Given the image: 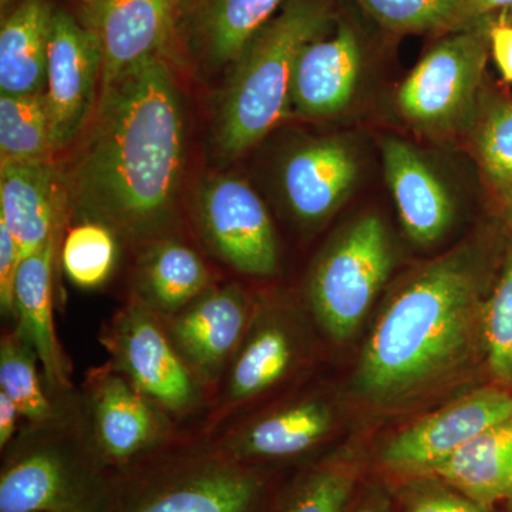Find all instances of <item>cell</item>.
Wrapping results in <instances>:
<instances>
[{
    "mask_svg": "<svg viewBox=\"0 0 512 512\" xmlns=\"http://www.w3.org/2000/svg\"><path fill=\"white\" fill-rule=\"evenodd\" d=\"M60 168L69 208L134 241L170 228L183 181V103L164 56L100 87L89 123Z\"/></svg>",
    "mask_w": 512,
    "mask_h": 512,
    "instance_id": "cell-1",
    "label": "cell"
},
{
    "mask_svg": "<svg viewBox=\"0 0 512 512\" xmlns=\"http://www.w3.org/2000/svg\"><path fill=\"white\" fill-rule=\"evenodd\" d=\"M481 279L467 251L426 266L387 305L367 342L357 387L393 404L460 372L483 340Z\"/></svg>",
    "mask_w": 512,
    "mask_h": 512,
    "instance_id": "cell-2",
    "label": "cell"
},
{
    "mask_svg": "<svg viewBox=\"0 0 512 512\" xmlns=\"http://www.w3.org/2000/svg\"><path fill=\"white\" fill-rule=\"evenodd\" d=\"M329 22L326 0H288L245 47L232 64L215 124L224 156H241L288 116L296 60Z\"/></svg>",
    "mask_w": 512,
    "mask_h": 512,
    "instance_id": "cell-3",
    "label": "cell"
},
{
    "mask_svg": "<svg viewBox=\"0 0 512 512\" xmlns=\"http://www.w3.org/2000/svg\"><path fill=\"white\" fill-rule=\"evenodd\" d=\"M56 420L32 424L35 433L6 448L0 512H110L120 473L100 460L89 436H67Z\"/></svg>",
    "mask_w": 512,
    "mask_h": 512,
    "instance_id": "cell-4",
    "label": "cell"
},
{
    "mask_svg": "<svg viewBox=\"0 0 512 512\" xmlns=\"http://www.w3.org/2000/svg\"><path fill=\"white\" fill-rule=\"evenodd\" d=\"M265 478L212 446L154 456L120 473L110 512H259Z\"/></svg>",
    "mask_w": 512,
    "mask_h": 512,
    "instance_id": "cell-5",
    "label": "cell"
},
{
    "mask_svg": "<svg viewBox=\"0 0 512 512\" xmlns=\"http://www.w3.org/2000/svg\"><path fill=\"white\" fill-rule=\"evenodd\" d=\"M490 23L441 40L404 79L396 96L407 123L430 134L450 133L474 120L487 64Z\"/></svg>",
    "mask_w": 512,
    "mask_h": 512,
    "instance_id": "cell-6",
    "label": "cell"
},
{
    "mask_svg": "<svg viewBox=\"0 0 512 512\" xmlns=\"http://www.w3.org/2000/svg\"><path fill=\"white\" fill-rule=\"evenodd\" d=\"M392 265L387 229L375 215L356 221L320 256L309 281V299L329 336L345 340L356 332Z\"/></svg>",
    "mask_w": 512,
    "mask_h": 512,
    "instance_id": "cell-7",
    "label": "cell"
},
{
    "mask_svg": "<svg viewBox=\"0 0 512 512\" xmlns=\"http://www.w3.org/2000/svg\"><path fill=\"white\" fill-rule=\"evenodd\" d=\"M109 366L167 413L187 414L201 402L200 384L168 336L163 319L136 295L101 336Z\"/></svg>",
    "mask_w": 512,
    "mask_h": 512,
    "instance_id": "cell-8",
    "label": "cell"
},
{
    "mask_svg": "<svg viewBox=\"0 0 512 512\" xmlns=\"http://www.w3.org/2000/svg\"><path fill=\"white\" fill-rule=\"evenodd\" d=\"M195 205L202 237L218 258L245 275L275 274L274 225L248 183L234 175H214L201 184Z\"/></svg>",
    "mask_w": 512,
    "mask_h": 512,
    "instance_id": "cell-9",
    "label": "cell"
},
{
    "mask_svg": "<svg viewBox=\"0 0 512 512\" xmlns=\"http://www.w3.org/2000/svg\"><path fill=\"white\" fill-rule=\"evenodd\" d=\"M89 410L94 451L116 473L156 456L170 433L163 407L111 366L94 373Z\"/></svg>",
    "mask_w": 512,
    "mask_h": 512,
    "instance_id": "cell-10",
    "label": "cell"
},
{
    "mask_svg": "<svg viewBox=\"0 0 512 512\" xmlns=\"http://www.w3.org/2000/svg\"><path fill=\"white\" fill-rule=\"evenodd\" d=\"M103 55L96 36L66 10L55 9L47 52L46 104L55 150L72 147L99 99Z\"/></svg>",
    "mask_w": 512,
    "mask_h": 512,
    "instance_id": "cell-11",
    "label": "cell"
},
{
    "mask_svg": "<svg viewBox=\"0 0 512 512\" xmlns=\"http://www.w3.org/2000/svg\"><path fill=\"white\" fill-rule=\"evenodd\" d=\"M255 306L237 284L211 288L164 319L175 349L201 386H215L247 335Z\"/></svg>",
    "mask_w": 512,
    "mask_h": 512,
    "instance_id": "cell-12",
    "label": "cell"
},
{
    "mask_svg": "<svg viewBox=\"0 0 512 512\" xmlns=\"http://www.w3.org/2000/svg\"><path fill=\"white\" fill-rule=\"evenodd\" d=\"M511 417L512 394L478 390L400 431L384 448V463L429 473L485 430Z\"/></svg>",
    "mask_w": 512,
    "mask_h": 512,
    "instance_id": "cell-13",
    "label": "cell"
},
{
    "mask_svg": "<svg viewBox=\"0 0 512 512\" xmlns=\"http://www.w3.org/2000/svg\"><path fill=\"white\" fill-rule=\"evenodd\" d=\"M180 0H79V20L99 42L101 86L148 57L163 56Z\"/></svg>",
    "mask_w": 512,
    "mask_h": 512,
    "instance_id": "cell-14",
    "label": "cell"
},
{
    "mask_svg": "<svg viewBox=\"0 0 512 512\" xmlns=\"http://www.w3.org/2000/svg\"><path fill=\"white\" fill-rule=\"evenodd\" d=\"M66 208L62 173L53 160L2 161L0 221L15 238L22 259L60 237Z\"/></svg>",
    "mask_w": 512,
    "mask_h": 512,
    "instance_id": "cell-15",
    "label": "cell"
},
{
    "mask_svg": "<svg viewBox=\"0 0 512 512\" xmlns=\"http://www.w3.org/2000/svg\"><path fill=\"white\" fill-rule=\"evenodd\" d=\"M284 0H180V29L192 56L208 69L237 62L245 47L274 18Z\"/></svg>",
    "mask_w": 512,
    "mask_h": 512,
    "instance_id": "cell-16",
    "label": "cell"
},
{
    "mask_svg": "<svg viewBox=\"0 0 512 512\" xmlns=\"http://www.w3.org/2000/svg\"><path fill=\"white\" fill-rule=\"evenodd\" d=\"M362 60V47L348 25H340L329 39L318 37L303 47L291 86L296 113L326 119L348 109L359 86Z\"/></svg>",
    "mask_w": 512,
    "mask_h": 512,
    "instance_id": "cell-17",
    "label": "cell"
},
{
    "mask_svg": "<svg viewBox=\"0 0 512 512\" xmlns=\"http://www.w3.org/2000/svg\"><path fill=\"white\" fill-rule=\"evenodd\" d=\"M355 151L340 138L309 141L286 158L282 188L299 221L316 224L338 210L356 183Z\"/></svg>",
    "mask_w": 512,
    "mask_h": 512,
    "instance_id": "cell-18",
    "label": "cell"
},
{
    "mask_svg": "<svg viewBox=\"0 0 512 512\" xmlns=\"http://www.w3.org/2000/svg\"><path fill=\"white\" fill-rule=\"evenodd\" d=\"M382 151L387 184L407 235L416 244H434L444 237L454 218L446 185L409 143L389 138Z\"/></svg>",
    "mask_w": 512,
    "mask_h": 512,
    "instance_id": "cell-19",
    "label": "cell"
},
{
    "mask_svg": "<svg viewBox=\"0 0 512 512\" xmlns=\"http://www.w3.org/2000/svg\"><path fill=\"white\" fill-rule=\"evenodd\" d=\"M59 238L26 256L20 262L15 286L16 332L35 349L49 387L57 392L70 389L67 362L57 338L53 318V266Z\"/></svg>",
    "mask_w": 512,
    "mask_h": 512,
    "instance_id": "cell-20",
    "label": "cell"
},
{
    "mask_svg": "<svg viewBox=\"0 0 512 512\" xmlns=\"http://www.w3.org/2000/svg\"><path fill=\"white\" fill-rule=\"evenodd\" d=\"M332 420L328 404L305 400L252 421L214 446L247 464L301 456L325 439Z\"/></svg>",
    "mask_w": 512,
    "mask_h": 512,
    "instance_id": "cell-21",
    "label": "cell"
},
{
    "mask_svg": "<svg viewBox=\"0 0 512 512\" xmlns=\"http://www.w3.org/2000/svg\"><path fill=\"white\" fill-rule=\"evenodd\" d=\"M208 289L207 265L194 249L175 239L148 242L138 258L133 293L163 320L183 311Z\"/></svg>",
    "mask_w": 512,
    "mask_h": 512,
    "instance_id": "cell-22",
    "label": "cell"
},
{
    "mask_svg": "<svg viewBox=\"0 0 512 512\" xmlns=\"http://www.w3.org/2000/svg\"><path fill=\"white\" fill-rule=\"evenodd\" d=\"M53 12L47 0H20L0 29L2 94L46 92L47 52Z\"/></svg>",
    "mask_w": 512,
    "mask_h": 512,
    "instance_id": "cell-23",
    "label": "cell"
},
{
    "mask_svg": "<svg viewBox=\"0 0 512 512\" xmlns=\"http://www.w3.org/2000/svg\"><path fill=\"white\" fill-rule=\"evenodd\" d=\"M430 474L484 508L512 500V417L485 430Z\"/></svg>",
    "mask_w": 512,
    "mask_h": 512,
    "instance_id": "cell-24",
    "label": "cell"
},
{
    "mask_svg": "<svg viewBox=\"0 0 512 512\" xmlns=\"http://www.w3.org/2000/svg\"><path fill=\"white\" fill-rule=\"evenodd\" d=\"M296 359V343L278 320L256 322L255 313L244 340L232 357L222 389L220 414L281 382Z\"/></svg>",
    "mask_w": 512,
    "mask_h": 512,
    "instance_id": "cell-25",
    "label": "cell"
},
{
    "mask_svg": "<svg viewBox=\"0 0 512 512\" xmlns=\"http://www.w3.org/2000/svg\"><path fill=\"white\" fill-rule=\"evenodd\" d=\"M55 154L45 93L0 94L2 161H46Z\"/></svg>",
    "mask_w": 512,
    "mask_h": 512,
    "instance_id": "cell-26",
    "label": "cell"
},
{
    "mask_svg": "<svg viewBox=\"0 0 512 512\" xmlns=\"http://www.w3.org/2000/svg\"><path fill=\"white\" fill-rule=\"evenodd\" d=\"M37 355L18 332L3 336L0 343V392L18 406L32 424H46L59 416L47 396L37 370Z\"/></svg>",
    "mask_w": 512,
    "mask_h": 512,
    "instance_id": "cell-27",
    "label": "cell"
},
{
    "mask_svg": "<svg viewBox=\"0 0 512 512\" xmlns=\"http://www.w3.org/2000/svg\"><path fill=\"white\" fill-rule=\"evenodd\" d=\"M474 150L481 170L503 201L512 198V97L493 96L477 110Z\"/></svg>",
    "mask_w": 512,
    "mask_h": 512,
    "instance_id": "cell-28",
    "label": "cell"
},
{
    "mask_svg": "<svg viewBox=\"0 0 512 512\" xmlns=\"http://www.w3.org/2000/svg\"><path fill=\"white\" fill-rule=\"evenodd\" d=\"M119 258L117 234L99 221L83 220L67 231L62 245L64 274L82 289L109 281Z\"/></svg>",
    "mask_w": 512,
    "mask_h": 512,
    "instance_id": "cell-29",
    "label": "cell"
},
{
    "mask_svg": "<svg viewBox=\"0 0 512 512\" xmlns=\"http://www.w3.org/2000/svg\"><path fill=\"white\" fill-rule=\"evenodd\" d=\"M483 343L495 379L512 383V247L493 293L484 301Z\"/></svg>",
    "mask_w": 512,
    "mask_h": 512,
    "instance_id": "cell-30",
    "label": "cell"
},
{
    "mask_svg": "<svg viewBox=\"0 0 512 512\" xmlns=\"http://www.w3.org/2000/svg\"><path fill=\"white\" fill-rule=\"evenodd\" d=\"M387 29L396 32L457 29L463 26L461 0H357Z\"/></svg>",
    "mask_w": 512,
    "mask_h": 512,
    "instance_id": "cell-31",
    "label": "cell"
},
{
    "mask_svg": "<svg viewBox=\"0 0 512 512\" xmlns=\"http://www.w3.org/2000/svg\"><path fill=\"white\" fill-rule=\"evenodd\" d=\"M355 477L346 467H325L306 477L281 512H343Z\"/></svg>",
    "mask_w": 512,
    "mask_h": 512,
    "instance_id": "cell-32",
    "label": "cell"
},
{
    "mask_svg": "<svg viewBox=\"0 0 512 512\" xmlns=\"http://www.w3.org/2000/svg\"><path fill=\"white\" fill-rule=\"evenodd\" d=\"M22 256L5 222L0 221V306L3 316L15 318V286Z\"/></svg>",
    "mask_w": 512,
    "mask_h": 512,
    "instance_id": "cell-33",
    "label": "cell"
},
{
    "mask_svg": "<svg viewBox=\"0 0 512 512\" xmlns=\"http://www.w3.org/2000/svg\"><path fill=\"white\" fill-rule=\"evenodd\" d=\"M488 39L501 76L505 82L512 83V23L505 19V15L497 22L490 23Z\"/></svg>",
    "mask_w": 512,
    "mask_h": 512,
    "instance_id": "cell-34",
    "label": "cell"
},
{
    "mask_svg": "<svg viewBox=\"0 0 512 512\" xmlns=\"http://www.w3.org/2000/svg\"><path fill=\"white\" fill-rule=\"evenodd\" d=\"M410 512H488L470 498L454 494H433L421 498Z\"/></svg>",
    "mask_w": 512,
    "mask_h": 512,
    "instance_id": "cell-35",
    "label": "cell"
},
{
    "mask_svg": "<svg viewBox=\"0 0 512 512\" xmlns=\"http://www.w3.org/2000/svg\"><path fill=\"white\" fill-rule=\"evenodd\" d=\"M20 417L23 416L18 406L5 393L0 392V448L2 451L12 443Z\"/></svg>",
    "mask_w": 512,
    "mask_h": 512,
    "instance_id": "cell-36",
    "label": "cell"
},
{
    "mask_svg": "<svg viewBox=\"0 0 512 512\" xmlns=\"http://www.w3.org/2000/svg\"><path fill=\"white\" fill-rule=\"evenodd\" d=\"M495 10H512V0H461L463 26L487 18Z\"/></svg>",
    "mask_w": 512,
    "mask_h": 512,
    "instance_id": "cell-37",
    "label": "cell"
},
{
    "mask_svg": "<svg viewBox=\"0 0 512 512\" xmlns=\"http://www.w3.org/2000/svg\"><path fill=\"white\" fill-rule=\"evenodd\" d=\"M18 0H0V8H2V18H5L6 15L18 5Z\"/></svg>",
    "mask_w": 512,
    "mask_h": 512,
    "instance_id": "cell-38",
    "label": "cell"
},
{
    "mask_svg": "<svg viewBox=\"0 0 512 512\" xmlns=\"http://www.w3.org/2000/svg\"><path fill=\"white\" fill-rule=\"evenodd\" d=\"M505 204V215H507L508 224L512 229V198L510 200L504 201Z\"/></svg>",
    "mask_w": 512,
    "mask_h": 512,
    "instance_id": "cell-39",
    "label": "cell"
},
{
    "mask_svg": "<svg viewBox=\"0 0 512 512\" xmlns=\"http://www.w3.org/2000/svg\"><path fill=\"white\" fill-rule=\"evenodd\" d=\"M359 512H375V511H372V510H362V511H359Z\"/></svg>",
    "mask_w": 512,
    "mask_h": 512,
    "instance_id": "cell-40",
    "label": "cell"
},
{
    "mask_svg": "<svg viewBox=\"0 0 512 512\" xmlns=\"http://www.w3.org/2000/svg\"><path fill=\"white\" fill-rule=\"evenodd\" d=\"M510 503H511V508H512V500L510 501Z\"/></svg>",
    "mask_w": 512,
    "mask_h": 512,
    "instance_id": "cell-41",
    "label": "cell"
}]
</instances>
